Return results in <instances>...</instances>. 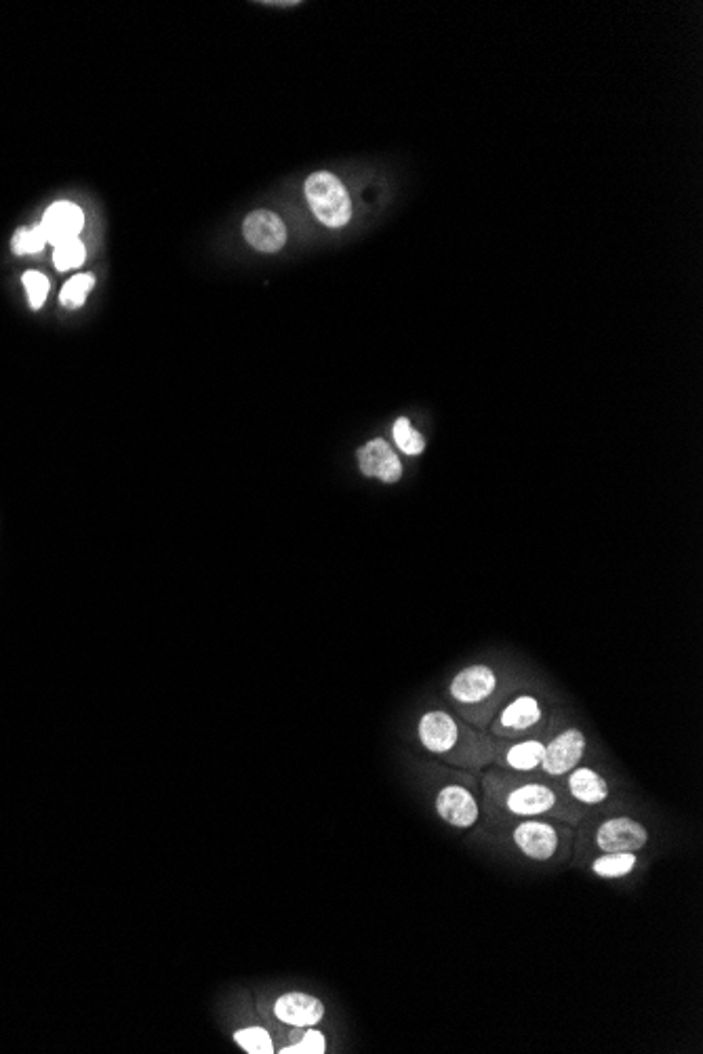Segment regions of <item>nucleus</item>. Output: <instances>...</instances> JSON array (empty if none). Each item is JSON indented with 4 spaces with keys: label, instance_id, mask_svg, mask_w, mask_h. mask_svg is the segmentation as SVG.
<instances>
[{
    "label": "nucleus",
    "instance_id": "f257e3e1",
    "mask_svg": "<svg viewBox=\"0 0 703 1054\" xmlns=\"http://www.w3.org/2000/svg\"><path fill=\"white\" fill-rule=\"evenodd\" d=\"M480 787L489 817H541L575 827L586 815V808L577 806L567 796L560 781L541 773H510V770L493 768L482 775Z\"/></svg>",
    "mask_w": 703,
    "mask_h": 1054
},
{
    "label": "nucleus",
    "instance_id": "f03ea898",
    "mask_svg": "<svg viewBox=\"0 0 703 1054\" xmlns=\"http://www.w3.org/2000/svg\"><path fill=\"white\" fill-rule=\"evenodd\" d=\"M417 739L428 754L468 773H478L493 764V737L445 709H428L421 714Z\"/></svg>",
    "mask_w": 703,
    "mask_h": 1054
},
{
    "label": "nucleus",
    "instance_id": "7ed1b4c3",
    "mask_svg": "<svg viewBox=\"0 0 703 1054\" xmlns=\"http://www.w3.org/2000/svg\"><path fill=\"white\" fill-rule=\"evenodd\" d=\"M512 684L489 663H472L457 672L447 688L455 714L478 731H487L495 714L508 701Z\"/></svg>",
    "mask_w": 703,
    "mask_h": 1054
},
{
    "label": "nucleus",
    "instance_id": "20e7f679",
    "mask_svg": "<svg viewBox=\"0 0 703 1054\" xmlns=\"http://www.w3.org/2000/svg\"><path fill=\"white\" fill-rule=\"evenodd\" d=\"M495 834L520 857L535 863H560L573 855L575 827L556 819L489 817Z\"/></svg>",
    "mask_w": 703,
    "mask_h": 1054
},
{
    "label": "nucleus",
    "instance_id": "39448f33",
    "mask_svg": "<svg viewBox=\"0 0 703 1054\" xmlns=\"http://www.w3.org/2000/svg\"><path fill=\"white\" fill-rule=\"evenodd\" d=\"M649 842L647 825L632 815H584L575 825L573 853L577 863H584L600 853H642Z\"/></svg>",
    "mask_w": 703,
    "mask_h": 1054
},
{
    "label": "nucleus",
    "instance_id": "423d86ee",
    "mask_svg": "<svg viewBox=\"0 0 703 1054\" xmlns=\"http://www.w3.org/2000/svg\"><path fill=\"white\" fill-rule=\"evenodd\" d=\"M548 716L546 703L537 695L518 693L501 705L487 731L493 739H520L546 733Z\"/></svg>",
    "mask_w": 703,
    "mask_h": 1054
},
{
    "label": "nucleus",
    "instance_id": "0eeeda50",
    "mask_svg": "<svg viewBox=\"0 0 703 1054\" xmlns=\"http://www.w3.org/2000/svg\"><path fill=\"white\" fill-rule=\"evenodd\" d=\"M304 190L312 213L323 226L344 228L352 219V200L335 175L314 173L306 179Z\"/></svg>",
    "mask_w": 703,
    "mask_h": 1054
},
{
    "label": "nucleus",
    "instance_id": "6e6552de",
    "mask_svg": "<svg viewBox=\"0 0 703 1054\" xmlns=\"http://www.w3.org/2000/svg\"><path fill=\"white\" fill-rule=\"evenodd\" d=\"M586 749H588V739L584 733L579 731V728L575 726L562 728L560 733H556L554 737L546 741L544 762H541L539 773L550 779H556V781L562 779L565 775H569L575 766L581 764V760H584L586 756Z\"/></svg>",
    "mask_w": 703,
    "mask_h": 1054
},
{
    "label": "nucleus",
    "instance_id": "1a4fd4ad",
    "mask_svg": "<svg viewBox=\"0 0 703 1054\" xmlns=\"http://www.w3.org/2000/svg\"><path fill=\"white\" fill-rule=\"evenodd\" d=\"M546 741L548 737L539 733L520 739H493V764L510 773H539Z\"/></svg>",
    "mask_w": 703,
    "mask_h": 1054
},
{
    "label": "nucleus",
    "instance_id": "9d476101",
    "mask_svg": "<svg viewBox=\"0 0 703 1054\" xmlns=\"http://www.w3.org/2000/svg\"><path fill=\"white\" fill-rule=\"evenodd\" d=\"M436 815L455 829H474L480 823L482 808L472 789L459 783H447L434 796Z\"/></svg>",
    "mask_w": 703,
    "mask_h": 1054
},
{
    "label": "nucleus",
    "instance_id": "9b49d317",
    "mask_svg": "<svg viewBox=\"0 0 703 1054\" xmlns=\"http://www.w3.org/2000/svg\"><path fill=\"white\" fill-rule=\"evenodd\" d=\"M558 781L565 787L567 796L581 808H596L611 800V785L607 777H602L592 766L579 764Z\"/></svg>",
    "mask_w": 703,
    "mask_h": 1054
},
{
    "label": "nucleus",
    "instance_id": "f8f14e48",
    "mask_svg": "<svg viewBox=\"0 0 703 1054\" xmlns=\"http://www.w3.org/2000/svg\"><path fill=\"white\" fill-rule=\"evenodd\" d=\"M356 457L360 472L369 478H377L386 484H396L403 478V463L384 438L367 442L363 449H358Z\"/></svg>",
    "mask_w": 703,
    "mask_h": 1054
},
{
    "label": "nucleus",
    "instance_id": "ddd939ff",
    "mask_svg": "<svg viewBox=\"0 0 703 1054\" xmlns=\"http://www.w3.org/2000/svg\"><path fill=\"white\" fill-rule=\"evenodd\" d=\"M272 1012L280 1023L306 1029V1027L318 1025L325 1019V1004L314 996H308V993L293 991V993L280 996L274 1002Z\"/></svg>",
    "mask_w": 703,
    "mask_h": 1054
},
{
    "label": "nucleus",
    "instance_id": "4468645a",
    "mask_svg": "<svg viewBox=\"0 0 703 1054\" xmlns=\"http://www.w3.org/2000/svg\"><path fill=\"white\" fill-rule=\"evenodd\" d=\"M249 245L261 253H276L285 247L287 226L272 211H253L243 224Z\"/></svg>",
    "mask_w": 703,
    "mask_h": 1054
},
{
    "label": "nucleus",
    "instance_id": "2eb2a0df",
    "mask_svg": "<svg viewBox=\"0 0 703 1054\" xmlns=\"http://www.w3.org/2000/svg\"><path fill=\"white\" fill-rule=\"evenodd\" d=\"M83 226H85L83 211H80L74 202H68V200L55 202V205L47 209L43 221H40V228H43L51 245H59V242L78 238Z\"/></svg>",
    "mask_w": 703,
    "mask_h": 1054
},
{
    "label": "nucleus",
    "instance_id": "dca6fc26",
    "mask_svg": "<svg viewBox=\"0 0 703 1054\" xmlns=\"http://www.w3.org/2000/svg\"><path fill=\"white\" fill-rule=\"evenodd\" d=\"M640 863V853H600L586 859L581 865L602 880H621L634 874Z\"/></svg>",
    "mask_w": 703,
    "mask_h": 1054
},
{
    "label": "nucleus",
    "instance_id": "f3484780",
    "mask_svg": "<svg viewBox=\"0 0 703 1054\" xmlns=\"http://www.w3.org/2000/svg\"><path fill=\"white\" fill-rule=\"evenodd\" d=\"M392 436H394L396 447L409 457H417L426 451V438L413 428L409 417H398L394 421Z\"/></svg>",
    "mask_w": 703,
    "mask_h": 1054
},
{
    "label": "nucleus",
    "instance_id": "a211bd4d",
    "mask_svg": "<svg viewBox=\"0 0 703 1054\" xmlns=\"http://www.w3.org/2000/svg\"><path fill=\"white\" fill-rule=\"evenodd\" d=\"M234 1042L249 1054H272L276 1052L274 1040L264 1027H245L234 1031Z\"/></svg>",
    "mask_w": 703,
    "mask_h": 1054
},
{
    "label": "nucleus",
    "instance_id": "6ab92c4d",
    "mask_svg": "<svg viewBox=\"0 0 703 1054\" xmlns=\"http://www.w3.org/2000/svg\"><path fill=\"white\" fill-rule=\"evenodd\" d=\"M85 259H87V249H85V245L78 238H72V240L59 242V245H55L53 263H55V268L59 272H66V270L83 266Z\"/></svg>",
    "mask_w": 703,
    "mask_h": 1054
},
{
    "label": "nucleus",
    "instance_id": "aec40b11",
    "mask_svg": "<svg viewBox=\"0 0 703 1054\" xmlns=\"http://www.w3.org/2000/svg\"><path fill=\"white\" fill-rule=\"evenodd\" d=\"M93 285L95 278L91 274H76L64 285L62 293H59V301H62V306L66 308H80L87 301V295Z\"/></svg>",
    "mask_w": 703,
    "mask_h": 1054
},
{
    "label": "nucleus",
    "instance_id": "412c9836",
    "mask_svg": "<svg viewBox=\"0 0 703 1054\" xmlns=\"http://www.w3.org/2000/svg\"><path fill=\"white\" fill-rule=\"evenodd\" d=\"M280 1054H325L327 1052V1040L320 1031L312 1029V1027H306L304 1036H301L297 1042L293 1044H287L283 1050H278Z\"/></svg>",
    "mask_w": 703,
    "mask_h": 1054
},
{
    "label": "nucleus",
    "instance_id": "4be33fe9",
    "mask_svg": "<svg viewBox=\"0 0 703 1054\" xmlns=\"http://www.w3.org/2000/svg\"><path fill=\"white\" fill-rule=\"evenodd\" d=\"M47 236L43 232V228L40 226H34V228H26V230H19L13 238V251L17 255H34V253H40L45 249L47 245Z\"/></svg>",
    "mask_w": 703,
    "mask_h": 1054
},
{
    "label": "nucleus",
    "instance_id": "5701e85b",
    "mask_svg": "<svg viewBox=\"0 0 703 1054\" xmlns=\"http://www.w3.org/2000/svg\"><path fill=\"white\" fill-rule=\"evenodd\" d=\"M22 282H24V287H26L30 306L34 310L43 308V303L47 301V295H49V289H51L49 278L45 274H40V272H26Z\"/></svg>",
    "mask_w": 703,
    "mask_h": 1054
}]
</instances>
